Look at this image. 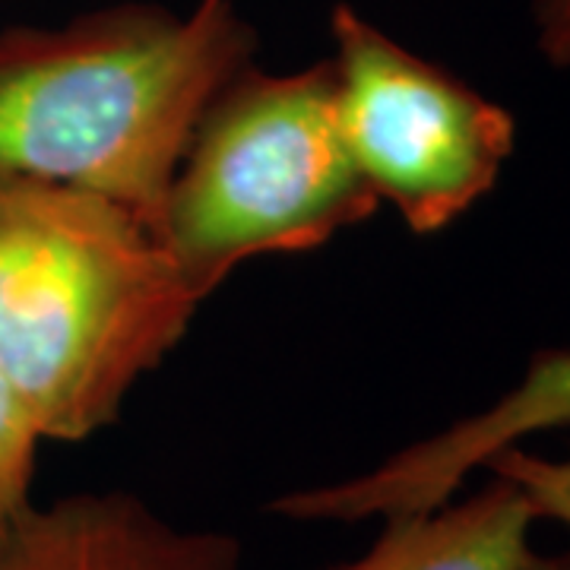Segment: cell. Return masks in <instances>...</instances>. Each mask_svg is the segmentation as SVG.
I'll return each instance as SVG.
<instances>
[{
    "instance_id": "obj_4",
    "label": "cell",
    "mask_w": 570,
    "mask_h": 570,
    "mask_svg": "<svg viewBox=\"0 0 570 570\" xmlns=\"http://www.w3.org/2000/svg\"><path fill=\"white\" fill-rule=\"evenodd\" d=\"M333 99L352 163L415 235L444 232L485 200L517 121L444 63L409 51L352 3L330 10Z\"/></svg>"
},
{
    "instance_id": "obj_6",
    "label": "cell",
    "mask_w": 570,
    "mask_h": 570,
    "mask_svg": "<svg viewBox=\"0 0 570 570\" xmlns=\"http://www.w3.org/2000/svg\"><path fill=\"white\" fill-rule=\"evenodd\" d=\"M0 570H245L242 542L184 530L130 491L32 504L0 539Z\"/></svg>"
},
{
    "instance_id": "obj_8",
    "label": "cell",
    "mask_w": 570,
    "mask_h": 570,
    "mask_svg": "<svg viewBox=\"0 0 570 570\" xmlns=\"http://www.w3.org/2000/svg\"><path fill=\"white\" fill-rule=\"evenodd\" d=\"M41 444L45 438L32 412L0 367V539L36 504L32 485Z\"/></svg>"
},
{
    "instance_id": "obj_5",
    "label": "cell",
    "mask_w": 570,
    "mask_h": 570,
    "mask_svg": "<svg viewBox=\"0 0 570 570\" xmlns=\"http://www.w3.org/2000/svg\"><path fill=\"white\" fill-rule=\"evenodd\" d=\"M570 425V348H542L523 381L479 415L396 450L381 466L330 485L279 494L269 510L298 523L390 520L448 504L494 453Z\"/></svg>"
},
{
    "instance_id": "obj_9",
    "label": "cell",
    "mask_w": 570,
    "mask_h": 570,
    "mask_svg": "<svg viewBox=\"0 0 570 570\" xmlns=\"http://www.w3.org/2000/svg\"><path fill=\"white\" fill-rule=\"evenodd\" d=\"M485 469L527 494L535 520L558 523L570 535V456L551 460L523 448H508L494 453Z\"/></svg>"
},
{
    "instance_id": "obj_10",
    "label": "cell",
    "mask_w": 570,
    "mask_h": 570,
    "mask_svg": "<svg viewBox=\"0 0 570 570\" xmlns=\"http://www.w3.org/2000/svg\"><path fill=\"white\" fill-rule=\"evenodd\" d=\"M532 39L549 67L570 70V0H532Z\"/></svg>"
},
{
    "instance_id": "obj_2",
    "label": "cell",
    "mask_w": 570,
    "mask_h": 570,
    "mask_svg": "<svg viewBox=\"0 0 570 570\" xmlns=\"http://www.w3.org/2000/svg\"><path fill=\"white\" fill-rule=\"evenodd\" d=\"M204 302L134 209L0 175V367L45 441L77 444L118 422Z\"/></svg>"
},
{
    "instance_id": "obj_1",
    "label": "cell",
    "mask_w": 570,
    "mask_h": 570,
    "mask_svg": "<svg viewBox=\"0 0 570 570\" xmlns=\"http://www.w3.org/2000/svg\"><path fill=\"white\" fill-rule=\"evenodd\" d=\"M257 45L235 0L187 13L127 0L0 29V175L96 190L159 232L197 124Z\"/></svg>"
},
{
    "instance_id": "obj_7",
    "label": "cell",
    "mask_w": 570,
    "mask_h": 570,
    "mask_svg": "<svg viewBox=\"0 0 570 570\" xmlns=\"http://www.w3.org/2000/svg\"><path fill=\"white\" fill-rule=\"evenodd\" d=\"M381 523L371 549L336 570H570V554L535 549L527 494L494 472L466 498Z\"/></svg>"
},
{
    "instance_id": "obj_3",
    "label": "cell",
    "mask_w": 570,
    "mask_h": 570,
    "mask_svg": "<svg viewBox=\"0 0 570 570\" xmlns=\"http://www.w3.org/2000/svg\"><path fill=\"white\" fill-rule=\"evenodd\" d=\"M374 209L340 130L330 61L288 73L250 63L197 124L159 238L209 298L247 261L314 250Z\"/></svg>"
}]
</instances>
